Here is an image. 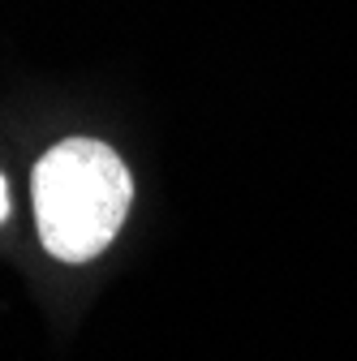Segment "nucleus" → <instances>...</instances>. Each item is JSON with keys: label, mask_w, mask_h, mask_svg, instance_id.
<instances>
[{"label": "nucleus", "mask_w": 357, "mask_h": 361, "mask_svg": "<svg viewBox=\"0 0 357 361\" xmlns=\"http://www.w3.org/2000/svg\"><path fill=\"white\" fill-rule=\"evenodd\" d=\"M9 211H13V194H9V176L0 172V224L9 219Z\"/></svg>", "instance_id": "nucleus-2"}, {"label": "nucleus", "mask_w": 357, "mask_h": 361, "mask_svg": "<svg viewBox=\"0 0 357 361\" xmlns=\"http://www.w3.org/2000/svg\"><path fill=\"white\" fill-rule=\"evenodd\" d=\"M30 202L43 250L78 267L121 237L133 207V172L104 138H61L35 159Z\"/></svg>", "instance_id": "nucleus-1"}]
</instances>
